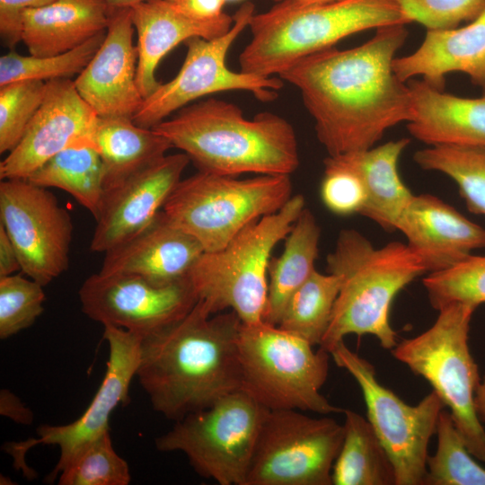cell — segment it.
Segmentation results:
<instances>
[{"label":"cell","mask_w":485,"mask_h":485,"mask_svg":"<svg viewBox=\"0 0 485 485\" xmlns=\"http://www.w3.org/2000/svg\"><path fill=\"white\" fill-rule=\"evenodd\" d=\"M59 485H128V464L115 451L110 430L84 445L59 473Z\"/></svg>","instance_id":"cell-35"},{"label":"cell","mask_w":485,"mask_h":485,"mask_svg":"<svg viewBox=\"0 0 485 485\" xmlns=\"http://www.w3.org/2000/svg\"><path fill=\"white\" fill-rule=\"evenodd\" d=\"M27 181L65 190L97 218L104 187L101 159L95 146L68 147L48 160Z\"/></svg>","instance_id":"cell-30"},{"label":"cell","mask_w":485,"mask_h":485,"mask_svg":"<svg viewBox=\"0 0 485 485\" xmlns=\"http://www.w3.org/2000/svg\"><path fill=\"white\" fill-rule=\"evenodd\" d=\"M111 8L105 0H55L24 11L22 41L30 55L65 53L107 30Z\"/></svg>","instance_id":"cell-25"},{"label":"cell","mask_w":485,"mask_h":485,"mask_svg":"<svg viewBox=\"0 0 485 485\" xmlns=\"http://www.w3.org/2000/svg\"><path fill=\"white\" fill-rule=\"evenodd\" d=\"M267 410L237 390L175 421L154 445L163 453H183L201 477L220 485H245Z\"/></svg>","instance_id":"cell-10"},{"label":"cell","mask_w":485,"mask_h":485,"mask_svg":"<svg viewBox=\"0 0 485 485\" xmlns=\"http://www.w3.org/2000/svg\"><path fill=\"white\" fill-rule=\"evenodd\" d=\"M436 450L428 455L425 485H485V469L469 451L449 410L439 414Z\"/></svg>","instance_id":"cell-33"},{"label":"cell","mask_w":485,"mask_h":485,"mask_svg":"<svg viewBox=\"0 0 485 485\" xmlns=\"http://www.w3.org/2000/svg\"><path fill=\"white\" fill-rule=\"evenodd\" d=\"M343 424L298 410H267L245 485H332Z\"/></svg>","instance_id":"cell-12"},{"label":"cell","mask_w":485,"mask_h":485,"mask_svg":"<svg viewBox=\"0 0 485 485\" xmlns=\"http://www.w3.org/2000/svg\"><path fill=\"white\" fill-rule=\"evenodd\" d=\"M396 230L419 257L427 272L448 269L485 248V228L453 206L430 195H414L402 211Z\"/></svg>","instance_id":"cell-20"},{"label":"cell","mask_w":485,"mask_h":485,"mask_svg":"<svg viewBox=\"0 0 485 485\" xmlns=\"http://www.w3.org/2000/svg\"><path fill=\"white\" fill-rule=\"evenodd\" d=\"M47 82L22 80L0 86V153L11 152L21 141L40 107Z\"/></svg>","instance_id":"cell-37"},{"label":"cell","mask_w":485,"mask_h":485,"mask_svg":"<svg viewBox=\"0 0 485 485\" xmlns=\"http://www.w3.org/2000/svg\"><path fill=\"white\" fill-rule=\"evenodd\" d=\"M55 0H0V35L3 43L13 48L22 41V17L24 11Z\"/></svg>","instance_id":"cell-41"},{"label":"cell","mask_w":485,"mask_h":485,"mask_svg":"<svg viewBox=\"0 0 485 485\" xmlns=\"http://www.w3.org/2000/svg\"><path fill=\"white\" fill-rule=\"evenodd\" d=\"M265 322H242L238 336L240 390L269 410H298L319 415L343 413L321 388L331 354Z\"/></svg>","instance_id":"cell-7"},{"label":"cell","mask_w":485,"mask_h":485,"mask_svg":"<svg viewBox=\"0 0 485 485\" xmlns=\"http://www.w3.org/2000/svg\"><path fill=\"white\" fill-rule=\"evenodd\" d=\"M254 9L251 2L242 4L233 16L231 29L218 38L194 37L186 40L187 54L180 71L144 99L133 121L140 127L153 128L194 100L219 92L243 90L252 93L261 101L276 99L278 91L284 86L280 77L234 72L225 65L229 48L249 26Z\"/></svg>","instance_id":"cell-13"},{"label":"cell","mask_w":485,"mask_h":485,"mask_svg":"<svg viewBox=\"0 0 485 485\" xmlns=\"http://www.w3.org/2000/svg\"><path fill=\"white\" fill-rule=\"evenodd\" d=\"M110 8L131 7L132 5L146 0H105Z\"/></svg>","instance_id":"cell-46"},{"label":"cell","mask_w":485,"mask_h":485,"mask_svg":"<svg viewBox=\"0 0 485 485\" xmlns=\"http://www.w3.org/2000/svg\"><path fill=\"white\" fill-rule=\"evenodd\" d=\"M304 207V196L293 195L278 211L253 221L222 249L204 251L188 275L198 299L212 313L228 309L242 322L263 321L271 252Z\"/></svg>","instance_id":"cell-6"},{"label":"cell","mask_w":485,"mask_h":485,"mask_svg":"<svg viewBox=\"0 0 485 485\" xmlns=\"http://www.w3.org/2000/svg\"><path fill=\"white\" fill-rule=\"evenodd\" d=\"M330 354L360 387L367 419L393 465L395 485H425L428 444L436 433L439 414L445 408L440 397L432 391L417 405H409L382 385L374 366L352 351L344 340Z\"/></svg>","instance_id":"cell-11"},{"label":"cell","mask_w":485,"mask_h":485,"mask_svg":"<svg viewBox=\"0 0 485 485\" xmlns=\"http://www.w3.org/2000/svg\"><path fill=\"white\" fill-rule=\"evenodd\" d=\"M392 68L402 82L421 75L439 91H445L448 73L462 72L485 92V10L466 26L427 30L419 48L410 55L395 57Z\"/></svg>","instance_id":"cell-22"},{"label":"cell","mask_w":485,"mask_h":485,"mask_svg":"<svg viewBox=\"0 0 485 485\" xmlns=\"http://www.w3.org/2000/svg\"><path fill=\"white\" fill-rule=\"evenodd\" d=\"M477 307L464 302L443 306L430 328L397 343L392 353L430 384L471 454L485 462V429L474 408L481 377L469 347L470 323Z\"/></svg>","instance_id":"cell-8"},{"label":"cell","mask_w":485,"mask_h":485,"mask_svg":"<svg viewBox=\"0 0 485 485\" xmlns=\"http://www.w3.org/2000/svg\"><path fill=\"white\" fill-rule=\"evenodd\" d=\"M134 31L131 8H111L102 44L74 81L98 117L132 119L144 101L137 81Z\"/></svg>","instance_id":"cell-19"},{"label":"cell","mask_w":485,"mask_h":485,"mask_svg":"<svg viewBox=\"0 0 485 485\" xmlns=\"http://www.w3.org/2000/svg\"><path fill=\"white\" fill-rule=\"evenodd\" d=\"M410 143L409 138L403 137L366 150L325 158L359 177L366 193L359 215L387 232L396 230L400 216L414 196L398 172L399 158Z\"/></svg>","instance_id":"cell-26"},{"label":"cell","mask_w":485,"mask_h":485,"mask_svg":"<svg viewBox=\"0 0 485 485\" xmlns=\"http://www.w3.org/2000/svg\"><path fill=\"white\" fill-rule=\"evenodd\" d=\"M153 128L206 172L291 175L300 163L286 119L269 111L247 119L237 105L216 98L188 104Z\"/></svg>","instance_id":"cell-3"},{"label":"cell","mask_w":485,"mask_h":485,"mask_svg":"<svg viewBox=\"0 0 485 485\" xmlns=\"http://www.w3.org/2000/svg\"><path fill=\"white\" fill-rule=\"evenodd\" d=\"M190 162L184 153L165 154L104 191L90 250L106 252L146 227L162 210Z\"/></svg>","instance_id":"cell-18"},{"label":"cell","mask_w":485,"mask_h":485,"mask_svg":"<svg viewBox=\"0 0 485 485\" xmlns=\"http://www.w3.org/2000/svg\"><path fill=\"white\" fill-rule=\"evenodd\" d=\"M97 119L74 81L47 82L40 107L21 141L0 163V178L27 180L48 160L68 147L95 146Z\"/></svg>","instance_id":"cell-17"},{"label":"cell","mask_w":485,"mask_h":485,"mask_svg":"<svg viewBox=\"0 0 485 485\" xmlns=\"http://www.w3.org/2000/svg\"><path fill=\"white\" fill-rule=\"evenodd\" d=\"M327 269L340 278L331 319L320 348L331 352L348 334L374 335L392 349L397 334L389 315L396 295L427 270L419 257L398 241L375 247L358 231L342 229L326 257Z\"/></svg>","instance_id":"cell-4"},{"label":"cell","mask_w":485,"mask_h":485,"mask_svg":"<svg viewBox=\"0 0 485 485\" xmlns=\"http://www.w3.org/2000/svg\"><path fill=\"white\" fill-rule=\"evenodd\" d=\"M43 286L20 274L0 278V338L31 326L43 312Z\"/></svg>","instance_id":"cell-38"},{"label":"cell","mask_w":485,"mask_h":485,"mask_svg":"<svg viewBox=\"0 0 485 485\" xmlns=\"http://www.w3.org/2000/svg\"><path fill=\"white\" fill-rule=\"evenodd\" d=\"M423 285L433 308L453 302L485 303V255H471L445 270L428 273Z\"/></svg>","instance_id":"cell-36"},{"label":"cell","mask_w":485,"mask_h":485,"mask_svg":"<svg viewBox=\"0 0 485 485\" xmlns=\"http://www.w3.org/2000/svg\"><path fill=\"white\" fill-rule=\"evenodd\" d=\"M413 159L421 169L451 178L469 211L485 216V146H431L417 151Z\"/></svg>","instance_id":"cell-32"},{"label":"cell","mask_w":485,"mask_h":485,"mask_svg":"<svg viewBox=\"0 0 485 485\" xmlns=\"http://www.w3.org/2000/svg\"><path fill=\"white\" fill-rule=\"evenodd\" d=\"M93 140L101 159L104 191L155 163L173 147L154 128L140 127L127 117H98Z\"/></svg>","instance_id":"cell-27"},{"label":"cell","mask_w":485,"mask_h":485,"mask_svg":"<svg viewBox=\"0 0 485 485\" xmlns=\"http://www.w3.org/2000/svg\"><path fill=\"white\" fill-rule=\"evenodd\" d=\"M234 311L212 313L201 300L181 320L142 337L136 376L156 412L177 421L240 390Z\"/></svg>","instance_id":"cell-2"},{"label":"cell","mask_w":485,"mask_h":485,"mask_svg":"<svg viewBox=\"0 0 485 485\" xmlns=\"http://www.w3.org/2000/svg\"><path fill=\"white\" fill-rule=\"evenodd\" d=\"M276 3L287 1L299 5H313V4H324L342 0H273Z\"/></svg>","instance_id":"cell-47"},{"label":"cell","mask_w":485,"mask_h":485,"mask_svg":"<svg viewBox=\"0 0 485 485\" xmlns=\"http://www.w3.org/2000/svg\"><path fill=\"white\" fill-rule=\"evenodd\" d=\"M103 338L108 342L109 358L101 384L84 412L66 425H41L38 438L10 442L5 451L13 458L16 469L26 476L34 472L25 463V454L38 445H57L59 459L47 481H54L75 454L87 443L110 430L109 419L120 404L128 401L130 383L139 363L142 335L113 325H103Z\"/></svg>","instance_id":"cell-15"},{"label":"cell","mask_w":485,"mask_h":485,"mask_svg":"<svg viewBox=\"0 0 485 485\" xmlns=\"http://www.w3.org/2000/svg\"><path fill=\"white\" fill-rule=\"evenodd\" d=\"M410 22L396 0H342L313 5L278 2L251 17V40L239 56L240 68L259 76L278 75L298 59L331 48L348 36Z\"/></svg>","instance_id":"cell-5"},{"label":"cell","mask_w":485,"mask_h":485,"mask_svg":"<svg viewBox=\"0 0 485 485\" xmlns=\"http://www.w3.org/2000/svg\"><path fill=\"white\" fill-rule=\"evenodd\" d=\"M412 22L427 30H449L471 22L485 10V0H396Z\"/></svg>","instance_id":"cell-39"},{"label":"cell","mask_w":485,"mask_h":485,"mask_svg":"<svg viewBox=\"0 0 485 485\" xmlns=\"http://www.w3.org/2000/svg\"><path fill=\"white\" fill-rule=\"evenodd\" d=\"M22 270L15 248L5 229L0 224V278Z\"/></svg>","instance_id":"cell-44"},{"label":"cell","mask_w":485,"mask_h":485,"mask_svg":"<svg viewBox=\"0 0 485 485\" xmlns=\"http://www.w3.org/2000/svg\"><path fill=\"white\" fill-rule=\"evenodd\" d=\"M414 116L407 129L431 146H485V92L464 98L433 88L424 80L408 81Z\"/></svg>","instance_id":"cell-24"},{"label":"cell","mask_w":485,"mask_h":485,"mask_svg":"<svg viewBox=\"0 0 485 485\" xmlns=\"http://www.w3.org/2000/svg\"><path fill=\"white\" fill-rule=\"evenodd\" d=\"M340 288L339 276L314 270L290 297L278 326L320 346Z\"/></svg>","instance_id":"cell-31"},{"label":"cell","mask_w":485,"mask_h":485,"mask_svg":"<svg viewBox=\"0 0 485 485\" xmlns=\"http://www.w3.org/2000/svg\"><path fill=\"white\" fill-rule=\"evenodd\" d=\"M343 441L332 468L333 485H395L392 461L372 425L344 409Z\"/></svg>","instance_id":"cell-29"},{"label":"cell","mask_w":485,"mask_h":485,"mask_svg":"<svg viewBox=\"0 0 485 485\" xmlns=\"http://www.w3.org/2000/svg\"><path fill=\"white\" fill-rule=\"evenodd\" d=\"M237 177L198 171L180 181L162 209L205 251H218L253 221L278 211L293 196L290 175Z\"/></svg>","instance_id":"cell-9"},{"label":"cell","mask_w":485,"mask_h":485,"mask_svg":"<svg viewBox=\"0 0 485 485\" xmlns=\"http://www.w3.org/2000/svg\"><path fill=\"white\" fill-rule=\"evenodd\" d=\"M176 9L187 17L198 22L218 19L223 12L225 0H169Z\"/></svg>","instance_id":"cell-42"},{"label":"cell","mask_w":485,"mask_h":485,"mask_svg":"<svg viewBox=\"0 0 485 485\" xmlns=\"http://www.w3.org/2000/svg\"><path fill=\"white\" fill-rule=\"evenodd\" d=\"M225 1L227 2V1H238V0H225Z\"/></svg>","instance_id":"cell-48"},{"label":"cell","mask_w":485,"mask_h":485,"mask_svg":"<svg viewBox=\"0 0 485 485\" xmlns=\"http://www.w3.org/2000/svg\"><path fill=\"white\" fill-rule=\"evenodd\" d=\"M320 195L323 205L338 216L360 214L366 200L365 187L353 172L323 160Z\"/></svg>","instance_id":"cell-40"},{"label":"cell","mask_w":485,"mask_h":485,"mask_svg":"<svg viewBox=\"0 0 485 485\" xmlns=\"http://www.w3.org/2000/svg\"><path fill=\"white\" fill-rule=\"evenodd\" d=\"M130 8L137 34V81L144 99L160 85L155 71L163 57L173 48L194 37L218 38L225 34L234 23V17L225 13L210 22L192 20L169 0H146Z\"/></svg>","instance_id":"cell-23"},{"label":"cell","mask_w":485,"mask_h":485,"mask_svg":"<svg viewBox=\"0 0 485 485\" xmlns=\"http://www.w3.org/2000/svg\"><path fill=\"white\" fill-rule=\"evenodd\" d=\"M0 413L22 425H30L33 420L32 411L7 389H2L0 392Z\"/></svg>","instance_id":"cell-43"},{"label":"cell","mask_w":485,"mask_h":485,"mask_svg":"<svg viewBox=\"0 0 485 485\" xmlns=\"http://www.w3.org/2000/svg\"><path fill=\"white\" fill-rule=\"evenodd\" d=\"M0 220L29 278L45 287L67 269L72 219L47 188L24 179L3 180Z\"/></svg>","instance_id":"cell-14"},{"label":"cell","mask_w":485,"mask_h":485,"mask_svg":"<svg viewBox=\"0 0 485 485\" xmlns=\"http://www.w3.org/2000/svg\"><path fill=\"white\" fill-rule=\"evenodd\" d=\"M320 237L313 213L304 207L285 238L282 253L269 260L266 323L278 326L290 297L315 270Z\"/></svg>","instance_id":"cell-28"},{"label":"cell","mask_w":485,"mask_h":485,"mask_svg":"<svg viewBox=\"0 0 485 485\" xmlns=\"http://www.w3.org/2000/svg\"><path fill=\"white\" fill-rule=\"evenodd\" d=\"M106 31L65 53L36 57L11 50L0 57V86L22 80L48 82L79 75L100 48Z\"/></svg>","instance_id":"cell-34"},{"label":"cell","mask_w":485,"mask_h":485,"mask_svg":"<svg viewBox=\"0 0 485 485\" xmlns=\"http://www.w3.org/2000/svg\"><path fill=\"white\" fill-rule=\"evenodd\" d=\"M408 35L405 24L382 26L360 46L314 52L278 75L300 91L329 155L369 149L387 129L412 120L410 90L392 68Z\"/></svg>","instance_id":"cell-1"},{"label":"cell","mask_w":485,"mask_h":485,"mask_svg":"<svg viewBox=\"0 0 485 485\" xmlns=\"http://www.w3.org/2000/svg\"><path fill=\"white\" fill-rule=\"evenodd\" d=\"M79 299L90 319L142 336L181 320L198 300L188 278L159 286L136 275L100 272L84 280Z\"/></svg>","instance_id":"cell-16"},{"label":"cell","mask_w":485,"mask_h":485,"mask_svg":"<svg viewBox=\"0 0 485 485\" xmlns=\"http://www.w3.org/2000/svg\"><path fill=\"white\" fill-rule=\"evenodd\" d=\"M474 408L481 423L485 422V375L481 379L474 396Z\"/></svg>","instance_id":"cell-45"},{"label":"cell","mask_w":485,"mask_h":485,"mask_svg":"<svg viewBox=\"0 0 485 485\" xmlns=\"http://www.w3.org/2000/svg\"><path fill=\"white\" fill-rule=\"evenodd\" d=\"M204 251L201 243L162 209L146 227L104 252L99 272L136 275L166 286L187 278Z\"/></svg>","instance_id":"cell-21"}]
</instances>
